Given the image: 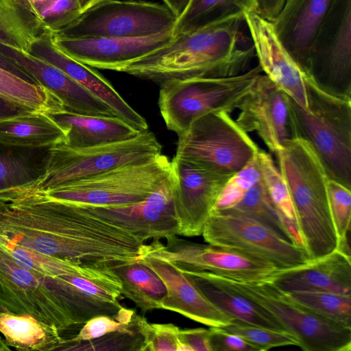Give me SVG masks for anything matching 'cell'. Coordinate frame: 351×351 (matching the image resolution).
<instances>
[{
    "instance_id": "cell-25",
    "label": "cell",
    "mask_w": 351,
    "mask_h": 351,
    "mask_svg": "<svg viewBox=\"0 0 351 351\" xmlns=\"http://www.w3.org/2000/svg\"><path fill=\"white\" fill-rule=\"evenodd\" d=\"M176 265L213 304L232 319L287 331L275 316L233 289L221 276Z\"/></svg>"
},
{
    "instance_id": "cell-51",
    "label": "cell",
    "mask_w": 351,
    "mask_h": 351,
    "mask_svg": "<svg viewBox=\"0 0 351 351\" xmlns=\"http://www.w3.org/2000/svg\"><path fill=\"white\" fill-rule=\"evenodd\" d=\"M0 311H3V309L0 307Z\"/></svg>"
},
{
    "instance_id": "cell-43",
    "label": "cell",
    "mask_w": 351,
    "mask_h": 351,
    "mask_svg": "<svg viewBox=\"0 0 351 351\" xmlns=\"http://www.w3.org/2000/svg\"><path fill=\"white\" fill-rule=\"evenodd\" d=\"M211 351H258L257 348L243 338L219 327H210Z\"/></svg>"
},
{
    "instance_id": "cell-48",
    "label": "cell",
    "mask_w": 351,
    "mask_h": 351,
    "mask_svg": "<svg viewBox=\"0 0 351 351\" xmlns=\"http://www.w3.org/2000/svg\"><path fill=\"white\" fill-rule=\"evenodd\" d=\"M178 19L186 9L190 0H162Z\"/></svg>"
},
{
    "instance_id": "cell-24",
    "label": "cell",
    "mask_w": 351,
    "mask_h": 351,
    "mask_svg": "<svg viewBox=\"0 0 351 351\" xmlns=\"http://www.w3.org/2000/svg\"><path fill=\"white\" fill-rule=\"evenodd\" d=\"M270 281L285 292L324 291L351 295L350 256L337 249L319 259L282 269Z\"/></svg>"
},
{
    "instance_id": "cell-7",
    "label": "cell",
    "mask_w": 351,
    "mask_h": 351,
    "mask_svg": "<svg viewBox=\"0 0 351 351\" xmlns=\"http://www.w3.org/2000/svg\"><path fill=\"white\" fill-rule=\"evenodd\" d=\"M171 173V162L161 154L147 161L121 166L43 191L53 198L79 204L129 205L144 200Z\"/></svg>"
},
{
    "instance_id": "cell-47",
    "label": "cell",
    "mask_w": 351,
    "mask_h": 351,
    "mask_svg": "<svg viewBox=\"0 0 351 351\" xmlns=\"http://www.w3.org/2000/svg\"><path fill=\"white\" fill-rule=\"evenodd\" d=\"M21 7H23L33 18L38 12V10L53 0H15Z\"/></svg>"
},
{
    "instance_id": "cell-44",
    "label": "cell",
    "mask_w": 351,
    "mask_h": 351,
    "mask_svg": "<svg viewBox=\"0 0 351 351\" xmlns=\"http://www.w3.org/2000/svg\"><path fill=\"white\" fill-rule=\"evenodd\" d=\"M179 337L186 351H211L209 329H180Z\"/></svg>"
},
{
    "instance_id": "cell-40",
    "label": "cell",
    "mask_w": 351,
    "mask_h": 351,
    "mask_svg": "<svg viewBox=\"0 0 351 351\" xmlns=\"http://www.w3.org/2000/svg\"><path fill=\"white\" fill-rule=\"evenodd\" d=\"M43 170L21 154L0 149V190L31 183Z\"/></svg>"
},
{
    "instance_id": "cell-50",
    "label": "cell",
    "mask_w": 351,
    "mask_h": 351,
    "mask_svg": "<svg viewBox=\"0 0 351 351\" xmlns=\"http://www.w3.org/2000/svg\"><path fill=\"white\" fill-rule=\"evenodd\" d=\"M0 350H9L10 348L5 344L3 337L0 335Z\"/></svg>"
},
{
    "instance_id": "cell-27",
    "label": "cell",
    "mask_w": 351,
    "mask_h": 351,
    "mask_svg": "<svg viewBox=\"0 0 351 351\" xmlns=\"http://www.w3.org/2000/svg\"><path fill=\"white\" fill-rule=\"evenodd\" d=\"M64 130L47 113L31 112L0 121V145L36 149L64 143Z\"/></svg>"
},
{
    "instance_id": "cell-49",
    "label": "cell",
    "mask_w": 351,
    "mask_h": 351,
    "mask_svg": "<svg viewBox=\"0 0 351 351\" xmlns=\"http://www.w3.org/2000/svg\"><path fill=\"white\" fill-rule=\"evenodd\" d=\"M81 14L104 0H77Z\"/></svg>"
},
{
    "instance_id": "cell-3",
    "label": "cell",
    "mask_w": 351,
    "mask_h": 351,
    "mask_svg": "<svg viewBox=\"0 0 351 351\" xmlns=\"http://www.w3.org/2000/svg\"><path fill=\"white\" fill-rule=\"evenodd\" d=\"M275 154L289 189L308 261L330 254L339 241L328 204L329 178L319 158L300 137L291 138Z\"/></svg>"
},
{
    "instance_id": "cell-16",
    "label": "cell",
    "mask_w": 351,
    "mask_h": 351,
    "mask_svg": "<svg viewBox=\"0 0 351 351\" xmlns=\"http://www.w3.org/2000/svg\"><path fill=\"white\" fill-rule=\"evenodd\" d=\"M172 173L142 202L124 206H99L79 204L88 213L125 229L136 237L160 239L179 235L180 226L173 201Z\"/></svg>"
},
{
    "instance_id": "cell-18",
    "label": "cell",
    "mask_w": 351,
    "mask_h": 351,
    "mask_svg": "<svg viewBox=\"0 0 351 351\" xmlns=\"http://www.w3.org/2000/svg\"><path fill=\"white\" fill-rule=\"evenodd\" d=\"M57 47L73 59L90 67L119 70L168 44L172 32L141 38H72L51 33Z\"/></svg>"
},
{
    "instance_id": "cell-20",
    "label": "cell",
    "mask_w": 351,
    "mask_h": 351,
    "mask_svg": "<svg viewBox=\"0 0 351 351\" xmlns=\"http://www.w3.org/2000/svg\"><path fill=\"white\" fill-rule=\"evenodd\" d=\"M0 53L26 72L36 84L53 94L64 110L90 116L118 117L108 105L81 84L32 53L2 45H0Z\"/></svg>"
},
{
    "instance_id": "cell-28",
    "label": "cell",
    "mask_w": 351,
    "mask_h": 351,
    "mask_svg": "<svg viewBox=\"0 0 351 351\" xmlns=\"http://www.w3.org/2000/svg\"><path fill=\"white\" fill-rule=\"evenodd\" d=\"M54 326L29 314L0 311V335L10 348L18 350H59L65 343Z\"/></svg>"
},
{
    "instance_id": "cell-31",
    "label": "cell",
    "mask_w": 351,
    "mask_h": 351,
    "mask_svg": "<svg viewBox=\"0 0 351 351\" xmlns=\"http://www.w3.org/2000/svg\"><path fill=\"white\" fill-rule=\"evenodd\" d=\"M43 32L15 0H0V45L31 53Z\"/></svg>"
},
{
    "instance_id": "cell-35",
    "label": "cell",
    "mask_w": 351,
    "mask_h": 351,
    "mask_svg": "<svg viewBox=\"0 0 351 351\" xmlns=\"http://www.w3.org/2000/svg\"><path fill=\"white\" fill-rule=\"evenodd\" d=\"M258 158L262 178L282 223L289 221L298 225L289 189L280 169L275 165L271 156L261 149Z\"/></svg>"
},
{
    "instance_id": "cell-11",
    "label": "cell",
    "mask_w": 351,
    "mask_h": 351,
    "mask_svg": "<svg viewBox=\"0 0 351 351\" xmlns=\"http://www.w3.org/2000/svg\"><path fill=\"white\" fill-rule=\"evenodd\" d=\"M305 75L322 90L351 100V0H334L310 46Z\"/></svg>"
},
{
    "instance_id": "cell-41",
    "label": "cell",
    "mask_w": 351,
    "mask_h": 351,
    "mask_svg": "<svg viewBox=\"0 0 351 351\" xmlns=\"http://www.w3.org/2000/svg\"><path fill=\"white\" fill-rule=\"evenodd\" d=\"M143 337V351H186L180 340V328L172 324H151L143 316L134 315Z\"/></svg>"
},
{
    "instance_id": "cell-39",
    "label": "cell",
    "mask_w": 351,
    "mask_h": 351,
    "mask_svg": "<svg viewBox=\"0 0 351 351\" xmlns=\"http://www.w3.org/2000/svg\"><path fill=\"white\" fill-rule=\"evenodd\" d=\"M222 328L243 338L255 346L258 351L299 345L297 338L289 332L263 327L237 319H233L230 324Z\"/></svg>"
},
{
    "instance_id": "cell-9",
    "label": "cell",
    "mask_w": 351,
    "mask_h": 351,
    "mask_svg": "<svg viewBox=\"0 0 351 351\" xmlns=\"http://www.w3.org/2000/svg\"><path fill=\"white\" fill-rule=\"evenodd\" d=\"M259 149L229 113L220 111L195 119L178 136L175 156L220 173L234 174Z\"/></svg>"
},
{
    "instance_id": "cell-15",
    "label": "cell",
    "mask_w": 351,
    "mask_h": 351,
    "mask_svg": "<svg viewBox=\"0 0 351 351\" xmlns=\"http://www.w3.org/2000/svg\"><path fill=\"white\" fill-rule=\"evenodd\" d=\"M171 162L179 235H202L220 192L233 174L220 173L176 156Z\"/></svg>"
},
{
    "instance_id": "cell-14",
    "label": "cell",
    "mask_w": 351,
    "mask_h": 351,
    "mask_svg": "<svg viewBox=\"0 0 351 351\" xmlns=\"http://www.w3.org/2000/svg\"><path fill=\"white\" fill-rule=\"evenodd\" d=\"M167 244L154 239L143 251L158 256L181 267L205 271L240 282L271 280L280 270L260 258L210 244L193 243L177 235L165 238Z\"/></svg>"
},
{
    "instance_id": "cell-29",
    "label": "cell",
    "mask_w": 351,
    "mask_h": 351,
    "mask_svg": "<svg viewBox=\"0 0 351 351\" xmlns=\"http://www.w3.org/2000/svg\"><path fill=\"white\" fill-rule=\"evenodd\" d=\"M121 282V294L145 313L160 308L166 286L156 272L142 259L110 265Z\"/></svg>"
},
{
    "instance_id": "cell-26",
    "label": "cell",
    "mask_w": 351,
    "mask_h": 351,
    "mask_svg": "<svg viewBox=\"0 0 351 351\" xmlns=\"http://www.w3.org/2000/svg\"><path fill=\"white\" fill-rule=\"evenodd\" d=\"M65 132L62 145L90 147L130 139L141 131L118 117L81 114L66 110L47 113Z\"/></svg>"
},
{
    "instance_id": "cell-34",
    "label": "cell",
    "mask_w": 351,
    "mask_h": 351,
    "mask_svg": "<svg viewBox=\"0 0 351 351\" xmlns=\"http://www.w3.org/2000/svg\"><path fill=\"white\" fill-rule=\"evenodd\" d=\"M226 210L250 217L291 241L269 197L262 176L237 206Z\"/></svg>"
},
{
    "instance_id": "cell-8",
    "label": "cell",
    "mask_w": 351,
    "mask_h": 351,
    "mask_svg": "<svg viewBox=\"0 0 351 351\" xmlns=\"http://www.w3.org/2000/svg\"><path fill=\"white\" fill-rule=\"evenodd\" d=\"M221 278L233 289L275 316L297 338L302 350H351V326L313 313L291 299L271 281L240 282Z\"/></svg>"
},
{
    "instance_id": "cell-19",
    "label": "cell",
    "mask_w": 351,
    "mask_h": 351,
    "mask_svg": "<svg viewBox=\"0 0 351 351\" xmlns=\"http://www.w3.org/2000/svg\"><path fill=\"white\" fill-rule=\"evenodd\" d=\"M262 71L282 91L307 108L306 76L278 40L271 21L255 10L244 14Z\"/></svg>"
},
{
    "instance_id": "cell-4",
    "label": "cell",
    "mask_w": 351,
    "mask_h": 351,
    "mask_svg": "<svg viewBox=\"0 0 351 351\" xmlns=\"http://www.w3.org/2000/svg\"><path fill=\"white\" fill-rule=\"evenodd\" d=\"M307 108L287 95L291 138L313 147L329 179L351 189V100L330 95L306 77Z\"/></svg>"
},
{
    "instance_id": "cell-13",
    "label": "cell",
    "mask_w": 351,
    "mask_h": 351,
    "mask_svg": "<svg viewBox=\"0 0 351 351\" xmlns=\"http://www.w3.org/2000/svg\"><path fill=\"white\" fill-rule=\"evenodd\" d=\"M202 235L210 245L260 258L280 269L308 261L303 247L250 217L228 210L212 212Z\"/></svg>"
},
{
    "instance_id": "cell-2",
    "label": "cell",
    "mask_w": 351,
    "mask_h": 351,
    "mask_svg": "<svg viewBox=\"0 0 351 351\" xmlns=\"http://www.w3.org/2000/svg\"><path fill=\"white\" fill-rule=\"evenodd\" d=\"M235 16L173 36L164 47L122 67L119 72L161 83L193 77L241 74L255 54Z\"/></svg>"
},
{
    "instance_id": "cell-17",
    "label": "cell",
    "mask_w": 351,
    "mask_h": 351,
    "mask_svg": "<svg viewBox=\"0 0 351 351\" xmlns=\"http://www.w3.org/2000/svg\"><path fill=\"white\" fill-rule=\"evenodd\" d=\"M237 109L238 125L247 133L256 132L271 152L291 138L287 95L265 74L258 76Z\"/></svg>"
},
{
    "instance_id": "cell-30",
    "label": "cell",
    "mask_w": 351,
    "mask_h": 351,
    "mask_svg": "<svg viewBox=\"0 0 351 351\" xmlns=\"http://www.w3.org/2000/svg\"><path fill=\"white\" fill-rule=\"evenodd\" d=\"M256 8V0H190L176 19L172 34L175 36L229 18L244 17Z\"/></svg>"
},
{
    "instance_id": "cell-42",
    "label": "cell",
    "mask_w": 351,
    "mask_h": 351,
    "mask_svg": "<svg viewBox=\"0 0 351 351\" xmlns=\"http://www.w3.org/2000/svg\"><path fill=\"white\" fill-rule=\"evenodd\" d=\"M129 323H121L115 319L112 315H97L88 320L84 324L80 332L73 338L66 340V342L82 341L97 339L124 328L128 326Z\"/></svg>"
},
{
    "instance_id": "cell-5",
    "label": "cell",
    "mask_w": 351,
    "mask_h": 351,
    "mask_svg": "<svg viewBox=\"0 0 351 351\" xmlns=\"http://www.w3.org/2000/svg\"><path fill=\"white\" fill-rule=\"evenodd\" d=\"M262 72L258 65L234 76L193 77L161 83L158 104L167 128L179 136L202 115L232 112Z\"/></svg>"
},
{
    "instance_id": "cell-12",
    "label": "cell",
    "mask_w": 351,
    "mask_h": 351,
    "mask_svg": "<svg viewBox=\"0 0 351 351\" xmlns=\"http://www.w3.org/2000/svg\"><path fill=\"white\" fill-rule=\"evenodd\" d=\"M176 19L165 4L104 0L57 34L72 38H141L172 32Z\"/></svg>"
},
{
    "instance_id": "cell-37",
    "label": "cell",
    "mask_w": 351,
    "mask_h": 351,
    "mask_svg": "<svg viewBox=\"0 0 351 351\" xmlns=\"http://www.w3.org/2000/svg\"><path fill=\"white\" fill-rule=\"evenodd\" d=\"M326 187L330 213L339 241L337 249L350 256L348 235L351 219V189L332 179L328 180Z\"/></svg>"
},
{
    "instance_id": "cell-23",
    "label": "cell",
    "mask_w": 351,
    "mask_h": 351,
    "mask_svg": "<svg viewBox=\"0 0 351 351\" xmlns=\"http://www.w3.org/2000/svg\"><path fill=\"white\" fill-rule=\"evenodd\" d=\"M334 0H285L271 21L282 45L305 73L314 36Z\"/></svg>"
},
{
    "instance_id": "cell-6",
    "label": "cell",
    "mask_w": 351,
    "mask_h": 351,
    "mask_svg": "<svg viewBox=\"0 0 351 351\" xmlns=\"http://www.w3.org/2000/svg\"><path fill=\"white\" fill-rule=\"evenodd\" d=\"M155 134L147 130L128 140L103 145L48 149L42 175L31 184L41 191L103 173L126 165L149 160L162 154Z\"/></svg>"
},
{
    "instance_id": "cell-10",
    "label": "cell",
    "mask_w": 351,
    "mask_h": 351,
    "mask_svg": "<svg viewBox=\"0 0 351 351\" xmlns=\"http://www.w3.org/2000/svg\"><path fill=\"white\" fill-rule=\"evenodd\" d=\"M63 277L46 279L21 266L0 241V307L29 314L60 331L75 326L64 304Z\"/></svg>"
},
{
    "instance_id": "cell-36",
    "label": "cell",
    "mask_w": 351,
    "mask_h": 351,
    "mask_svg": "<svg viewBox=\"0 0 351 351\" xmlns=\"http://www.w3.org/2000/svg\"><path fill=\"white\" fill-rule=\"evenodd\" d=\"M135 314L124 328L88 341L66 342L59 350L143 351V337L136 325Z\"/></svg>"
},
{
    "instance_id": "cell-33",
    "label": "cell",
    "mask_w": 351,
    "mask_h": 351,
    "mask_svg": "<svg viewBox=\"0 0 351 351\" xmlns=\"http://www.w3.org/2000/svg\"><path fill=\"white\" fill-rule=\"evenodd\" d=\"M293 301L313 313L351 326V295L324 291L286 292Z\"/></svg>"
},
{
    "instance_id": "cell-32",
    "label": "cell",
    "mask_w": 351,
    "mask_h": 351,
    "mask_svg": "<svg viewBox=\"0 0 351 351\" xmlns=\"http://www.w3.org/2000/svg\"><path fill=\"white\" fill-rule=\"evenodd\" d=\"M0 95L34 111L51 113L64 110L59 99L47 89L1 68Z\"/></svg>"
},
{
    "instance_id": "cell-22",
    "label": "cell",
    "mask_w": 351,
    "mask_h": 351,
    "mask_svg": "<svg viewBox=\"0 0 351 351\" xmlns=\"http://www.w3.org/2000/svg\"><path fill=\"white\" fill-rule=\"evenodd\" d=\"M31 53L63 71L108 105L125 122L139 131L148 130L145 119L134 110L102 75L62 51L51 33L43 32Z\"/></svg>"
},
{
    "instance_id": "cell-21",
    "label": "cell",
    "mask_w": 351,
    "mask_h": 351,
    "mask_svg": "<svg viewBox=\"0 0 351 351\" xmlns=\"http://www.w3.org/2000/svg\"><path fill=\"white\" fill-rule=\"evenodd\" d=\"M139 258L156 272L166 286L160 308L210 327L222 328L232 322V318L213 304L173 261L145 253L143 249Z\"/></svg>"
},
{
    "instance_id": "cell-45",
    "label": "cell",
    "mask_w": 351,
    "mask_h": 351,
    "mask_svg": "<svg viewBox=\"0 0 351 351\" xmlns=\"http://www.w3.org/2000/svg\"><path fill=\"white\" fill-rule=\"evenodd\" d=\"M31 112H34V110L19 105L0 95V121Z\"/></svg>"
},
{
    "instance_id": "cell-46",
    "label": "cell",
    "mask_w": 351,
    "mask_h": 351,
    "mask_svg": "<svg viewBox=\"0 0 351 351\" xmlns=\"http://www.w3.org/2000/svg\"><path fill=\"white\" fill-rule=\"evenodd\" d=\"M0 68L6 70L19 77L33 84H36L34 80L23 70L16 65L9 58L0 53Z\"/></svg>"
},
{
    "instance_id": "cell-38",
    "label": "cell",
    "mask_w": 351,
    "mask_h": 351,
    "mask_svg": "<svg viewBox=\"0 0 351 351\" xmlns=\"http://www.w3.org/2000/svg\"><path fill=\"white\" fill-rule=\"evenodd\" d=\"M261 178V171L257 153L241 170L228 179L212 212L224 211L234 208Z\"/></svg>"
},
{
    "instance_id": "cell-1",
    "label": "cell",
    "mask_w": 351,
    "mask_h": 351,
    "mask_svg": "<svg viewBox=\"0 0 351 351\" xmlns=\"http://www.w3.org/2000/svg\"><path fill=\"white\" fill-rule=\"evenodd\" d=\"M0 238L36 252L89 265L134 259L129 231L53 198L31 183L0 190Z\"/></svg>"
}]
</instances>
